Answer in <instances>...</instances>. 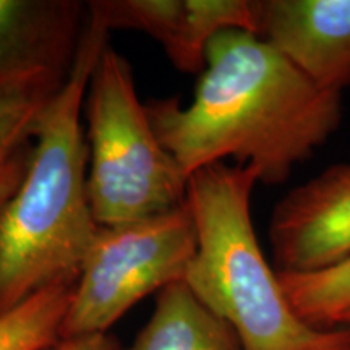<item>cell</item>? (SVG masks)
I'll use <instances>...</instances> for the list:
<instances>
[{"instance_id": "6da1fadb", "label": "cell", "mask_w": 350, "mask_h": 350, "mask_svg": "<svg viewBox=\"0 0 350 350\" xmlns=\"http://www.w3.org/2000/svg\"><path fill=\"white\" fill-rule=\"evenodd\" d=\"M156 137L183 175L234 159L261 182H286L339 129L340 94L321 90L265 39L226 31L209 42L195 98L144 103Z\"/></svg>"}, {"instance_id": "7a4b0ae2", "label": "cell", "mask_w": 350, "mask_h": 350, "mask_svg": "<svg viewBox=\"0 0 350 350\" xmlns=\"http://www.w3.org/2000/svg\"><path fill=\"white\" fill-rule=\"evenodd\" d=\"M107 38L88 10L72 73L44 107L23 180L0 209V314L42 288L75 284L99 229L88 196L81 116Z\"/></svg>"}, {"instance_id": "3957f363", "label": "cell", "mask_w": 350, "mask_h": 350, "mask_svg": "<svg viewBox=\"0 0 350 350\" xmlns=\"http://www.w3.org/2000/svg\"><path fill=\"white\" fill-rule=\"evenodd\" d=\"M255 165L217 163L188 178L198 247L183 282L234 329L243 350H350L345 327L317 329L288 304L252 222Z\"/></svg>"}, {"instance_id": "277c9868", "label": "cell", "mask_w": 350, "mask_h": 350, "mask_svg": "<svg viewBox=\"0 0 350 350\" xmlns=\"http://www.w3.org/2000/svg\"><path fill=\"white\" fill-rule=\"evenodd\" d=\"M90 143L88 196L98 226H119L185 203L188 178L139 103L129 60L104 47L83 106Z\"/></svg>"}, {"instance_id": "5b68a950", "label": "cell", "mask_w": 350, "mask_h": 350, "mask_svg": "<svg viewBox=\"0 0 350 350\" xmlns=\"http://www.w3.org/2000/svg\"><path fill=\"white\" fill-rule=\"evenodd\" d=\"M196 247L187 201L139 221L99 226L75 282L60 339L104 334L144 297L183 281Z\"/></svg>"}, {"instance_id": "8992f818", "label": "cell", "mask_w": 350, "mask_h": 350, "mask_svg": "<svg viewBox=\"0 0 350 350\" xmlns=\"http://www.w3.org/2000/svg\"><path fill=\"white\" fill-rule=\"evenodd\" d=\"M86 20L83 2L0 0V98L59 93L75 65Z\"/></svg>"}, {"instance_id": "52a82bcc", "label": "cell", "mask_w": 350, "mask_h": 350, "mask_svg": "<svg viewBox=\"0 0 350 350\" xmlns=\"http://www.w3.org/2000/svg\"><path fill=\"white\" fill-rule=\"evenodd\" d=\"M269 242L275 271L312 274L350 258V163L332 164L279 200Z\"/></svg>"}, {"instance_id": "ba28073f", "label": "cell", "mask_w": 350, "mask_h": 350, "mask_svg": "<svg viewBox=\"0 0 350 350\" xmlns=\"http://www.w3.org/2000/svg\"><path fill=\"white\" fill-rule=\"evenodd\" d=\"M258 36L329 93L350 86V0H258Z\"/></svg>"}, {"instance_id": "9c48e42d", "label": "cell", "mask_w": 350, "mask_h": 350, "mask_svg": "<svg viewBox=\"0 0 350 350\" xmlns=\"http://www.w3.org/2000/svg\"><path fill=\"white\" fill-rule=\"evenodd\" d=\"M122 350H243L234 329L183 281L157 292L156 306L133 344Z\"/></svg>"}, {"instance_id": "30bf717a", "label": "cell", "mask_w": 350, "mask_h": 350, "mask_svg": "<svg viewBox=\"0 0 350 350\" xmlns=\"http://www.w3.org/2000/svg\"><path fill=\"white\" fill-rule=\"evenodd\" d=\"M86 3L88 10L109 31L135 29L156 39L178 68L185 39V0H93Z\"/></svg>"}, {"instance_id": "8fae6325", "label": "cell", "mask_w": 350, "mask_h": 350, "mask_svg": "<svg viewBox=\"0 0 350 350\" xmlns=\"http://www.w3.org/2000/svg\"><path fill=\"white\" fill-rule=\"evenodd\" d=\"M73 288L55 284L0 314V350H46L59 342Z\"/></svg>"}, {"instance_id": "7c38bea8", "label": "cell", "mask_w": 350, "mask_h": 350, "mask_svg": "<svg viewBox=\"0 0 350 350\" xmlns=\"http://www.w3.org/2000/svg\"><path fill=\"white\" fill-rule=\"evenodd\" d=\"M187 20L183 54L177 70L203 73L209 42L226 31H248L258 36V0H185Z\"/></svg>"}, {"instance_id": "4fadbf2b", "label": "cell", "mask_w": 350, "mask_h": 350, "mask_svg": "<svg viewBox=\"0 0 350 350\" xmlns=\"http://www.w3.org/2000/svg\"><path fill=\"white\" fill-rule=\"evenodd\" d=\"M279 274L288 304L306 325L336 329L350 312V258L312 274Z\"/></svg>"}, {"instance_id": "5bb4252c", "label": "cell", "mask_w": 350, "mask_h": 350, "mask_svg": "<svg viewBox=\"0 0 350 350\" xmlns=\"http://www.w3.org/2000/svg\"><path fill=\"white\" fill-rule=\"evenodd\" d=\"M54 96L18 91L0 98V172L28 144L44 107Z\"/></svg>"}, {"instance_id": "9a60e30c", "label": "cell", "mask_w": 350, "mask_h": 350, "mask_svg": "<svg viewBox=\"0 0 350 350\" xmlns=\"http://www.w3.org/2000/svg\"><path fill=\"white\" fill-rule=\"evenodd\" d=\"M29 154H31V148L26 144L12 157L10 163L0 172V209L10 200V196L15 193L16 188L23 180L26 167H28Z\"/></svg>"}, {"instance_id": "2e32d148", "label": "cell", "mask_w": 350, "mask_h": 350, "mask_svg": "<svg viewBox=\"0 0 350 350\" xmlns=\"http://www.w3.org/2000/svg\"><path fill=\"white\" fill-rule=\"evenodd\" d=\"M46 350H122L116 338L104 332V334L81 336V338L60 339L59 342Z\"/></svg>"}, {"instance_id": "e0dca14e", "label": "cell", "mask_w": 350, "mask_h": 350, "mask_svg": "<svg viewBox=\"0 0 350 350\" xmlns=\"http://www.w3.org/2000/svg\"><path fill=\"white\" fill-rule=\"evenodd\" d=\"M340 327H345V329H349V331H350V312L344 317L342 323H340Z\"/></svg>"}]
</instances>
